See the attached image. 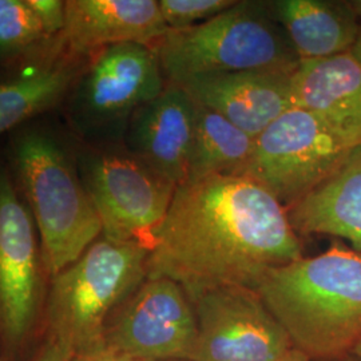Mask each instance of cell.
<instances>
[{
	"label": "cell",
	"mask_w": 361,
	"mask_h": 361,
	"mask_svg": "<svg viewBox=\"0 0 361 361\" xmlns=\"http://www.w3.org/2000/svg\"><path fill=\"white\" fill-rule=\"evenodd\" d=\"M169 28L158 0H67L61 38L80 54L119 43L155 47Z\"/></svg>",
	"instance_id": "obj_16"
},
{
	"label": "cell",
	"mask_w": 361,
	"mask_h": 361,
	"mask_svg": "<svg viewBox=\"0 0 361 361\" xmlns=\"http://www.w3.org/2000/svg\"><path fill=\"white\" fill-rule=\"evenodd\" d=\"M154 49L171 85L212 74H292L301 62L284 30L271 18L267 0H237L205 23L169 30Z\"/></svg>",
	"instance_id": "obj_4"
},
{
	"label": "cell",
	"mask_w": 361,
	"mask_h": 361,
	"mask_svg": "<svg viewBox=\"0 0 361 361\" xmlns=\"http://www.w3.org/2000/svg\"><path fill=\"white\" fill-rule=\"evenodd\" d=\"M237 3V0H158L169 30H185L205 23Z\"/></svg>",
	"instance_id": "obj_21"
},
{
	"label": "cell",
	"mask_w": 361,
	"mask_h": 361,
	"mask_svg": "<svg viewBox=\"0 0 361 361\" xmlns=\"http://www.w3.org/2000/svg\"><path fill=\"white\" fill-rule=\"evenodd\" d=\"M350 355L355 356L357 360L361 361V338L356 343V345L350 350Z\"/></svg>",
	"instance_id": "obj_28"
},
{
	"label": "cell",
	"mask_w": 361,
	"mask_h": 361,
	"mask_svg": "<svg viewBox=\"0 0 361 361\" xmlns=\"http://www.w3.org/2000/svg\"><path fill=\"white\" fill-rule=\"evenodd\" d=\"M77 162L104 237L150 250L177 185L130 153L123 142L87 145Z\"/></svg>",
	"instance_id": "obj_7"
},
{
	"label": "cell",
	"mask_w": 361,
	"mask_h": 361,
	"mask_svg": "<svg viewBox=\"0 0 361 361\" xmlns=\"http://www.w3.org/2000/svg\"><path fill=\"white\" fill-rule=\"evenodd\" d=\"M166 86L154 47L119 43L91 54L71 95L79 128L104 142H123L131 116Z\"/></svg>",
	"instance_id": "obj_9"
},
{
	"label": "cell",
	"mask_w": 361,
	"mask_h": 361,
	"mask_svg": "<svg viewBox=\"0 0 361 361\" xmlns=\"http://www.w3.org/2000/svg\"><path fill=\"white\" fill-rule=\"evenodd\" d=\"M197 104V102H195ZM255 138L217 111L197 104L195 129L186 180L235 174L245 165Z\"/></svg>",
	"instance_id": "obj_19"
},
{
	"label": "cell",
	"mask_w": 361,
	"mask_h": 361,
	"mask_svg": "<svg viewBox=\"0 0 361 361\" xmlns=\"http://www.w3.org/2000/svg\"><path fill=\"white\" fill-rule=\"evenodd\" d=\"M324 361H359L355 356H352L350 353L349 355H345V356H341V357H336V359H331V360H324Z\"/></svg>",
	"instance_id": "obj_29"
},
{
	"label": "cell",
	"mask_w": 361,
	"mask_h": 361,
	"mask_svg": "<svg viewBox=\"0 0 361 361\" xmlns=\"http://www.w3.org/2000/svg\"><path fill=\"white\" fill-rule=\"evenodd\" d=\"M193 304L198 334L190 361H276L293 348L255 289H216Z\"/></svg>",
	"instance_id": "obj_11"
},
{
	"label": "cell",
	"mask_w": 361,
	"mask_h": 361,
	"mask_svg": "<svg viewBox=\"0 0 361 361\" xmlns=\"http://www.w3.org/2000/svg\"><path fill=\"white\" fill-rule=\"evenodd\" d=\"M256 292L312 361L349 355L361 338V255L347 246L271 269Z\"/></svg>",
	"instance_id": "obj_2"
},
{
	"label": "cell",
	"mask_w": 361,
	"mask_h": 361,
	"mask_svg": "<svg viewBox=\"0 0 361 361\" xmlns=\"http://www.w3.org/2000/svg\"><path fill=\"white\" fill-rule=\"evenodd\" d=\"M149 253L146 246L101 234L80 257L52 276L43 336L71 353L104 347L109 317L147 279Z\"/></svg>",
	"instance_id": "obj_5"
},
{
	"label": "cell",
	"mask_w": 361,
	"mask_h": 361,
	"mask_svg": "<svg viewBox=\"0 0 361 361\" xmlns=\"http://www.w3.org/2000/svg\"><path fill=\"white\" fill-rule=\"evenodd\" d=\"M290 89L293 107L320 118L352 146H361V62L352 52L300 62Z\"/></svg>",
	"instance_id": "obj_15"
},
{
	"label": "cell",
	"mask_w": 361,
	"mask_h": 361,
	"mask_svg": "<svg viewBox=\"0 0 361 361\" xmlns=\"http://www.w3.org/2000/svg\"><path fill=\"white\" fill-rule=\"evenodd\" d=\"M350 52L361 62V30L360 34H359V38H357V42H356V44L353 46V49H352V51Z\"/></svg>",
	"instance_id": "obj_26"
},
{
	"label": "cell",
	"mask_w": 361,
	"mask_h": 361,
	"mask_svg": "<svg viewBox=\"0 0 361 361\" xmlns=\"http://www.w3.org/2000/svg\"><path fill=\"white\" fill-rule=\"evenodd\" d=\"M353 149L320 118L290 107L258 134L245 165L233 176L255 180L289 209L331 177Z\"/></svg>",
	"instance_id": "obj_8"
},
{
	"label": "cell",
	"mask_w": 361,
	"mask_h": 361,
	"mask_svg": "<svg viewBox=\"0 0 361 361\" xmlns=\"http://www.w3.org/2000/svg\"><path fill=\"white\" fill-rule=\"evenodd\" d=\"M197 104L180 86L166 83L153 101L130 118L123 145L177 186L188 178Z\"/></svg>",
	"instance_id": "obj_12"
},
{
	"label": "cell",
	"mask_w": 361,
	"mask_h": 361,
	"mask_svg": "<svg viewBox=\"0 0 361 361\" xmlns=\"http://www.w3.org/2000/svg\"><path fill=\"white\" fill-rule=\"evenodd\" d=\"M349 6L361 19V0H348Z\"/></svg>",
	"instance_id": "obj_27"
},
{
	"label": "cell",
	"mask_w": 361,
	"mask_h": 361,
	"mask_svg": "<svg viewBox=\"0 0 361 361\" xmlns=\"http://www.w3.org/2000/svg\"><path fill=\"white\" fill-rule=\"evenodd\" d=\"M90 58L58 37L32 54L31 65L0 79V135L70 99Z\"/></svg>",
	"instance_id": "obj_13"
},
{
	"label": "cell",
	"mask_w": 361,
	"mask_h": 361,
	"mask_svg": "<svg viewBox=\"0 0 361 361\" xmlns=\"http://www.w3.org/2000/svg\"><path fill=\"white\" fill-rule=\"evenodd\" d=\"M0 361H10V360H7V359H6V357H3V356H1V355H0Z\"/></svg>",
	"instance_id": "obj_30"
},
{
	"label": "cell",
	"mask_w": 361,
	"mask_h": 361,
	"mask_svg": "<svg viewBox=\"0 0 361 361\" xmlns=\"http://www.w3.org/2000/svg\"><path fill=\"white\" fill-rule=\"evenodd\" d=\"M304 257L288 212L240 176L183 180L155 234L147 277H166L194 302L222 288L257 289L268 271Z\"/></svg>",
	"instance_id": "obj_1"
},
{
	"label": "cell",
	"mask_w": 361,
	"mask_h": 361,
	"mask_svg": "<svg viewBox=\"0 0 361 361\" xmlns=\"http://www.w3.org/2000/svg\"><path fill=\"white\" fill-rule=\"evenodd\" d=\"M11 169L52 277L102 234L101 219L80 178L77 155L44 130H22L11 143Z\"/></svg>",
	"instance_id": "obj_3"
},
{
	"label": "cell",
	"mask_w": 361,
	"mask_h": 361,
	"mask_svg": "<svg viewBox=\"0 0 361 361\" xmlns=\"http://www.w3.org/2000/svg\"><path fill=\"white\" fill-rule=\"evenodd\" d=\"M301 235H332L348 241L361 255V146L355 147L335 173L286 209Z\"/></svg>",
	"instance_id": "obj_18"
},
{
	"label": "cell",
	"mask_w": 361,
	"mask_h": 361,
	"mask_svg": "<svg viewBox=\"0 0 361 361\" xmlns=\"http://www.w3.org/2000/svg\"><path fill=\"white\" fill-rule=\"evenodd\" d=\"M51 40L27 0H0V56L30 55Z\"/></svg>",
	"instance_id": "obj_20"
},
{
	"label": "cell",
	"mask_w": 361,
	"mask_h": 361,
	"mask_svg": "<svg viewBox=\"0 0 361 361\" xmlns=\"http://www.w3.org/2000/svg\"><path fill=\"white\" fill-rule=\"evenodd\" d=\"M300 61H317L352 51L361 19L348 0H267Z\"/></svg>",
	"instance_id": "obj_17"
},
{
	"label": "cell",
	"mask_w": 361,
	"mask_h": 361,
	"mask_svg": "<svg viewBox=\"0 0 361 361\" xmlns=\"http://www.w3.org/2000/svg\"><path fill=\"white\" fill-rule=\"evenodd\" d=\"M27 3L49 38L55 39L62 35L66 25V1L27 0Z\"/></svg>",
	"instance_id": "obj_22"
},
{
	"label": "cell",
	"mask_w": 361,
	"mask_h": 361,
	"mask_svg": "<svg viewBox=\"0 0 361 361\" xmlns=\"http://www.w3.org/2000/svg\"><path fill=\"white\" fill-rule=\"evenodd\" d=\"M198 334L192 300L176 281L147 277L111 316L104 345L137 361L192 360Z\"/></svg>",
	"instance_id": "obj_10"
},
{
	"label": "cell",
	"mask_w": 361,
	"mask_h": 361,
	"mask_svg": "<svg viewBox=\"0 0 361 361\" xmlns=\"http://www.w3.org/2000/svg\"><path fill=\"white\" fill-rule=\"evenodd\" d=\"M276 361H312L307 355H304L302 352H300L298 349L292 348L285 353L284 356H281L279 360Z\"/></svg>",
	"instance_id": "obj_25"
},
{
	"label": "cell",
	"mask_w": 361,
	"mask_h": 361,
	"mask_svg": "<svg viewBox=\"0 0 361 361\" xmlns=\"http://www.w3.org/2000/svg\"><path fill=\"white\" fill-rule=\"evenodd\" d=\"M35 222L0 169V355L30 361L43 338L50 285Z\"/></svg>",
	"instance_id": "obj_6"
},
{
	"label": "cell",
	"mask_w": 361,
	"mask_h": 361,
	"mask_svg": "<svg viewBox=\"0 0 361 361\" xmlns=\"http://www.w3.org/2000/svg\"><path fill=\"white\" fill-rule=\"evenodd\" d=\"M290 75L247 71L194 77L180 86L194 102L212 109L256 138L293 107Z\"/></svg>",
	"instance_id": "obj_14"
},
{
	"label": "cell",
	"mask_w": 361,
	"mask_h": 361,
	"mask_svg": "<svg viewBox=\"0 0 361 361\" xmlns=\"http://www.w3.org/2000/svg\"><path fill=\"white\" fill-rule=\"evenodd\" d=\"M71 350L51 337L43 336L30 361H68Z\"/></svg>",
	"instance_id": "obj_23"
},
{
	"label": "cell",
	"mask_w": 361,
	"mask_h": 361,
	"mask_svg": "<svg viewBox=\"0 0 361 361\" xmlns=\"http://www.w3.org/2000/svg\"><path fill=\"white\" fill-rule=\"evenodd\" d=\"M166 361H189V360H166Z\"/></svg>",
	"instance_id": "obj_31"
},
{
	"label": "cell",
	"mask_w": 361,
	"mask_h": 361,
	"mask_svg": "<svg viewBox=\"0 0 361 361\" xmlns=\"http://www.w3.org/2000/svg\"><path fill=\"white\" fill-rule=\"evenodd\" d=\"M68 361H137L129 356L119 353L114 349L109 347H99V348L90 349L85 352L71 353Z\"/></svg>",
	"instance_id": "obj_24"
}]
</instances>
